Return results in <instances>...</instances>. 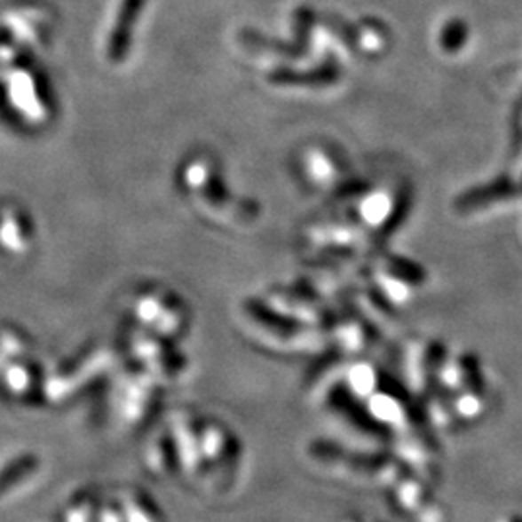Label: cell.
Wrapping results in <instances>:
<instances>
[{"mask_svg": "<svg viewBox=\"0 0 522 522\" xmlns=\"http://www.w3.org/2000/svg\"><path fill=\"white\" fill-rule=\"evenodd\" d=\"M441 41H443V47L445 49H456V47H461L463 43L466 41V26L463 24L461 20L451 21V24L445 26Z\"/></svg>", "mask_w": 522, "mask_h": 522, "instance_id": "cell-1", "label": "cell"}]
</instances>
